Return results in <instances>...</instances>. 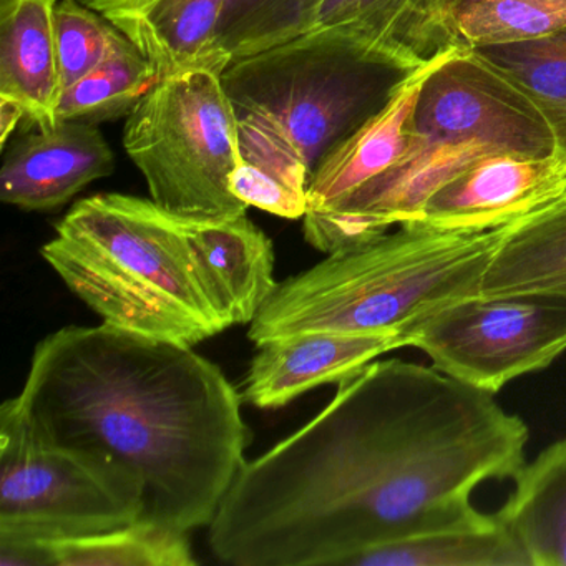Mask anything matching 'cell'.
Listing matches in <instances>:
<instances>
[{"mask_svg":"<svg viewBox=\"0 0 566 566\" xmlns=\"http://www.w3.org/2000/svg\"><path fill=\"white\" fill-rule=\"evenodd\" d=\"M45 566H195L188 533L138 522L95 535L41 542Z\"/></svg>","mask_w":566,"mask_h":566,"instance_id":"cell-22","label":"cell"},{"mask_svg":"<svg viewBox=\"0 0 566 566\" xmlns=\"http://www.w3.org/2000/svg\"><path fill=\"white\" fill-rule=\"evenodd\" d=\"M118 32L104 15L85 6L82 0H59L55 38L62 92L104 61Z\"/></svg>","mask_w":566,"mask_h":566,"instance_id":"cell-25","label":"cell"},{"mask_svg":"<svg viewBox=\"0 0 566 566\" xmlns=\"http://www.w3.org/2000/svg\"><path fill=\"white\" fill-rule=\"evenodd\" d=\"M160 81L154 65L118 32L104 61L62 92L57 122H101L124 117Z\"/></svg>","mask_w":566,"mask_h":566,"instance_id":"cell-23","label":"cell"},{"mask_svg":"<svg viewBox=\"0 0 566 566\" xmlns=\"http://www.w3.org/2000/svg\"><path fill=\"white\" fill-rule=\"evenodd\" d=\"M400 347L397 333H306L270 340L258 347L241 397L258 409H277L311 389L343 382Z\"/></svg>","mask_w":566,"mask_h":566,"instance_id":"cell-12","label":"cell"},{"mask_svg":"<svg viewBox=\"0 0 566 566\" xmlns=\"http://www.w3.org/2000/svg\"><path fill=\"white\" fill-rule=\"evenodd\" d=\"M28 120L24 108L11 98L0 97V145L6 147L18 125Z\"/></svg>","mask_w":566,"mask_h":566,"instance_id":"cell-28","label":"cell"},{"mask_svg":"<svg viewBox=\"0 0 566 566\" xmlns=\"http://www.w3.org/2000/svg\"><path fill=\"white\" fill-rule=\"evenodd\" d=\"M555 158L492 155L443 185L423 205L420 220L440 228L502 227L565 190Z\"/></svg>","mask_w":566,"mask_h":566,"instance_id":"cell-13","label":"cell"},{"mask_svg":"<svg viewBox=\"0 0 566 566\" xmlns=\"http://www.w3.org/2000/svg\"><path fill=\"white\" fill-rule=\"evenodd\" d=\"M475 2H482V0H427L422 22H420L419 31H417V55L422 61H430V59L439 55L440 52H437V41H439L443 25L460 9L475 4Z\"/></svg>","mask_w":566,"mask_h":566,"instance_id":"cell-26","label":"cell"},{"mask_svg":"<svg viewBox=\"0 0 566 566\" xmlns=\"http://www.w3.org/2000/svg\"><path fill=\"white\" fill-rule=\"evenodd\" d=\"M506 224L463 230L416 221L333 251L277 283L248 337L260 347L306 333L400 334L443 304L480 296Z\"/></svg>","mask_w":566,"mask_h":566,"instance_id":"cell-4","label":"cell"},{"mask_svg":"<svg viewBox=\"0 0 566 566\" xmlns=\"http://www.w3.org/2000/svg\"><path fill=\"white\" fill-rule=\"evenodd\" d=\"M201 280L228 326L251 324L276 290L273 241L243 217L180 220Z\"/></svg>","mask_w":566,"mask_h":566,"instance_id":"cell-14","label":"cell"},{"mask_svg":"<svg viewBox=\"0 0 566 566\" xmlns=\"http://www.w3.org/2000/svg\"><path fill=\"white\" fill-rule=\"evenodd\" d=\"M427 0H274L238 38L231 61L306 35H331L406 67H420L416 38Z\"/></svg>","mask_w":566,"mask_h":566,"instance_id":"cell-10","label":"cell"},{"mask_svg":"<svg viewBox=\"0 0 566 566\" xmlns=\"http://www.w3.org/2000/svg\"><path fill=\"white\" fill-rule=\"evenodd\" d=\"M274 0H227L220 29H218V44L230 54L231 48L248 25L268 8Z\"/></svg>","mask_w":566,"mask_h":566,"instance_id":"cell-27","label":"cell"},{"mask_svg":"<svg viewBox=\"0 0 566 566\" xmlns=\"http://www.w3.org/2000/svg\"><path fill=\"white\" fill-rule=\"evenodd\" d=\"M433 367L496 394L525 374L546 369L566 350V300L472 296L452 301L400 333Z\"/></svg>","mask_w":566,"mask_h":566,"instance_id":"cell-9","label":"cell"},{"mask_svg":"<svg viewBox=\"0 0 566 566\" xmlns=\"http://www.w3.org/2000/svg\"><path fill=\"white\" fill-rule=\"evenodd\" d=\"M470 51L538 108L555 138L556 161L566 174V31Z\"/></svg>","mask_w":566,"mask_h":566,"instance_id":"cell-21","label":"cell"},{"mask_svg":"<svg viewBox=\"0 0 566 566\" xmlns=\"http://www.w3.org/2000/svg\"><path fill=\"white\" fill-rule=\"evenodd\" d=\"M515 489L496 512L530 566H566V437L513 476Z\"/></svg>","mask_w":566,"mask_h":566,"instance_id":"cell-19","label":"cell"},{"mask_svg":"<svg viewBox=\"0 0 566 566\" xmlns=\"http://www.w3.org/2000/svg\"><path fill=\"white\" fill-rule=\"evenodd\" d=\"M555 154L548 124L515 85L472 51L449 49L420 88L402 157L329 210L304 217V238L333 253L416 223L439 188L483 158Z\"/></svg>","mask_w":566,"mask_h":566,"instance_id":"cell-3","label":"cell"},{"mask_svg":"<svg viewBox=\"0 0 566 566\" xmlns=\"http://www.w3.org/2000/svg\"><path fill=\"white\" fill-rule=\"evenodd\" d=\"M566 31V0H482L443 25L437 52L546 38Z\"/></svg>","mask_w":566,"mask_h":566,"instance_id":"cell-24","label":"cell"},{"mask_svg":"<svg viewBox=\"0 0 566 566\" xmlns=\"http://www.w3.org/2000/svg\"><path fill=\"white\" fill-rule=\"evenodd\" d=\"M528 440L495 394L433 366L373 360L247 462L208 526L211 552L234 566H344L475 513L476 486L513 479Z\"/></svg>","mask_w":566,"mask_h":566,"instance_id":"cell-1","label":"cell"},{"mask_svg":"<svg viewBox=\"0 0 566 566\" xmlns=\"http://www.w3.org/2000/svg\"><path fill=\"white\" fill-rule=\"evenodd\" d=\"M416 69L331 35L234 59L223 84L237 115L241 161L307 198L324 158Z\"/></svg>","mask_w":566,"mask_h":566,"instance_id":"cell-5","label":"cell"},{"mask_svg":"<svg viewBox=\"0 0 566 566\" xmlns=\"http://www.w3.org/2000/svg\"><path fill=\"white\" fill-rule=\"evenodd\" d=\"M480 296L566 300V187L506 224L483 274Z\"/></svg>","mask_w":566,"mask_h":566,"instance_id":"cell-18","label":"cell"},{"mask_svg":"<svg viewBox=\"0 0 566 566\" xmlns=\"http://www.w3.org/2000/svg\"><path fill=\"white\" fill-rule=\"evenodd\" d=\"M114 170V151L97 125L59 122L11 148L0 171V198L25 211L55 210Z\"/></svg>","mask_w":566,"mask_h":566,"instance_id":"cell-11","label":"cell"},{"mask_svg":"<svg viewBox=\"0 0 566 566\" xmlns=\"http://www.w3.org/2000/svg\"><path fill=\"white\" fill-rule=\"evenodd\" d=\"M42 258L104 324L197 346L227 331L178 218L122 193L84 198Z\"/></svg>","mask_w":566,"mask_h":566,"instance_id":"cell-6","label":"cell"},{"mask_svg":"<svg viewBox=\"0 0 566 566\" xmlns=\"http://www.w3.org/2000/svg\"><path fill=\"white\" fill-rule=\"evenodd\" d=\"M117 28L164 78L230 55L218 44L227 0H82ZM231 57V55H230Z\"/></svg>","mask_w":566,"mask_h":566,"instance_id":"cell-15","label":"cell"},{"mask_svg":"<svg viewBox=\"0 0 566 566\" xmlns=\"http://www.w3.org/2000/svg\"><path fill=\"white\" fill-rule=\"evenodd\" d=\"M137 483L69 450L35 442L0 409V542H55L138 522Z\"/></svg>","mask_w":566,"mask_h":566,"instance_id":"cell-8","label":"cell"},{"mask_svg":"<svg viewBox=\"0 0 566 566\" xmlns=\"http://www.w3.org/2000/svg\"><path fill=\"white\" fill-rule=\"evenodd\" d=\"M230 55L160 78L127 115L124 145L150 200L180 220L243 217L231 191L241 161L237 115L223 84Z\"/></svg>","mask_w":566,"mask_h":566,"instance_id":"cell-7","label":"cell"},{"mask_svg":"<svg viewBox=\"0 0 566 566\" xmlns=\"http://www.w3.org/2000/svg\"><path fill=\"white\" fill-rule=\"evenodd\" d=\"M57 2L0 0V97L18 102L38 130L59 124Z\"/></svg>","mask_w":566,"mask_h":566,"instance_id":"cell-16","label":"cell"},{"mask_svg":"<svg viewBox=\"0 0 566 566\" xmlns=\"http://www.w3.org/2000/svg\"><path fill=\"white\" fill-rule=\"evenodd\" d=\"M243 402L193 347L102 323L42 339L2 407L35 442L137 483L142 522L190 533L210 526L247 465Z\"/></svg>","mask_w":566,"mask_h":566,"instance_id":"cell-2","label":"cell"},{"mask_svg":"<svg viewBox=\"0 0 566 566\" xmlns=\"http://www.w3.org/2000/svg\"><path fill=\"white\" fill-rule=\"evenodd\" d=\"M344 566H530V563L500 516L476 510L452 525L366 549Z\"/></svg>","mask_w":566,"mask_h":566,"instance_id":"cell-20","label":"cell"},{"mask_svg":"<svg viewBox=\"0 0 566 566\" xmlns=\"http://www.w3.org/2000/svg\"><path fill=\"white\" fill-rule=\"evenodd\" d=\"M446 52L417 67L376 115L324 158L307 190L306 217L329 210L402 157L420 88Z\"/></svg>","mask_w":566,"mask_h":566,"instance_id":"cell-17","label":"cell"}]
</instances>
